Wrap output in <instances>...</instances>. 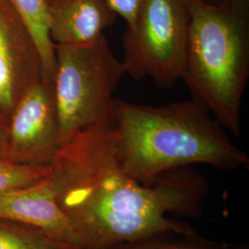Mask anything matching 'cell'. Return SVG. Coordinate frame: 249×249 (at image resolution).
Masks as SVG:
<instances>
[{
  "mask_svg": "<svg viewBox=\"0 0 249 249\" xmlns=\"http://www.w3.org/2000/svg\"><path fill=\"white\" fill-rule=\"evenodd\" d=\"M53 94L61 146L80 130L114 121V92L125 74L106 35L86 45H54Z\"/></svg>",
  "mask_w": 249,
  "mask_h": 249,
  "instance_id": "4",
  "label": "cell"
},
{
  "mask_svg": "<svg viewBox=\"0 0 249 249\" xmlns=\"http://www.w3.org/2000/svg\"><path fill=\"white\" fill-rule=\"evenodd\" d=\"M54 45L89 44L105 35L117 15L107 0H45Z\"/></svg>",
  "mask_w": 249,
  "mask_h": 249,
  "instance_id": "9",
  "label": "cell"
},
{
  "mask_svg": "<svg viewBox=\"0 0 249 249\" xmlns=\"http://www.w3.org/2000/svg\"><path fill=\"white\" fill-rule=\"evenodd\" d=\"M0 158L8 156V125L0 118Z\"/></svg>",
  "mask_w": 249,
  "mask_h": 249,
  "instance_id": "15",
  "label": "cell"
},
{
  "mask_svg": "<svg viewBox=\"0 0 249 249\" xmlns=\"http://www.w3.org/2000/svg\"><path fill=\"white\" fill-rule=\"evenodd\" d=\"M203 1L213 5H219V6L249 8V0H203Z\"/></svg>",
  "mask_w": 249,
  "mask_h": 249,
  "instance_id": "16",
  "label": "cell"
},
{
  "mask_svg": "<svg viewBox=\"0 0 249 249\" xmlns=\"http://www.w3.org/2000/svg\"><path fill=\"white\" fill-rule=\"evenodd\" d=\"M116 160L128 177L151 185L161 174L193 164L249 168L247 152L194 99L151 107L114 99Z\"/></svg>",
  "mask_w": 249,
  "mask_h": 249,
  "instance_id": "2",
  "label": "cell"
},
{
  "mask_svg": "<svg viewBox=\"0 0 249 249\" xmlns=\"http://www.w3.org/2000/svg\"><path fill=\"white\" fill-rule=\"evenodd\" d=\"M107 4L117 16L126 23V28H132L142 9L145 0H107Z\"/></svg>",
  "mask_w": 249,
  "mask_h": 249,
  "instance_id": "14",
  "label": "cell"
},
{
  "mask_svg": "<svg viewBox=\"0 0 249 249\" xmlns=\"http://www.w3.org/2000/svg\"><path fill=\"white\" fill-rule=\"evenodd\" d=\"M188 23L186 0H145L135 25L123 36L125 74L149 78L161 89L173 87L181 80Z\"/></svg>",
  "mask_w": 249,
  "mask_h": 249,
  "instance_id": "5",
  "label": "cell"
},
{
  "mask_svg": "<svg viewBox=\"0 0 249 249\" xmlns=\"http://www.w3.org/2000/svg\"><path fill=\"white\" fill-rule=\"evenodd\" d=\"M49 177L56 200L82 249H111L157 234L195 235L209 184L192 166L161 174L143 185L120 168L115 121L80 130L61 146Z\"/></svg>",
  "mask_w": 249,
  "mask_h": 249,
  "instance_id": "1",
  "label": "cell"
},
{
  "mask_svg": "<svg viewBox=\"0 0 249 249\" xmlns=\"http://www.w3.org/2000/svg\"><path fill=\"white\" fill-rule=\"evenodd\" d=\"M60 148L53 80L42 79L27 91L9 118L8 156L24 164L50 166Z\"/></svg>",
  "mask_w": 249,
  "mask_h": 249,
  "instance_id": "6",
  "label": "cell"
},
{
  "mask_svg": "<svg viewBox=\"0 0 249 249\" xmlns=\"http://www.w3.org/2000/svg\"><path fill=\"white\" fill-rule=\"evenodd\" d=\"M42 79L34 39L9 0H0V118L7 125L19 101Z\"/></svg>",
  "mask_w": 249,
  "mask_h": 249,
  "instance_id": "7",
  "label": "cell"
},
{
  "mask_svg": "<svg viewBox=\"0 0 249 249\" xmlns=\"http://www.w3.org/2000/svg\"><path fill=\"white\" fill-rule=\"evenodd\" d=\"M0 218L44 231L57 240L80 248L56 200L49 173L33 184L1 193Z\"/></svg>",
  "mask_w": 249,
  "mask_h": 249,
  "instance_id": "8",
  "label": "cell"
},
{
  "mask_svg": "<svg viewBox=\"0 0 249 249\" xmlns=\"http://www.w3.org/2000/svg\"><path fill=\"white\" fill-rule=\"evenodd\" d=\"M0 249H81L20 223L0 218Z\"/></svg>",
  "mask_w": 249,
  "mask_h": 249,
  "instance_id": "11",
  "label": "cell"
},
{
  "mask_svg": "<svg viewBox=\"0 0 249 249\" xmlns=\"http://www.w3.org/2000/svg\"><path fill=\"white\" fill-rule=\"evenodd\" d=\"M188 36L181 80L228 133L241 134L249 77V8L186 0Z\"/></svg>",
  "mask_w": 249,
  "mask_h": 249,
  "instance_id": "3",
  "label": "cell"
},
{
  "mask_svg": "<svg viewBox=\"0 0 249 249\" xmlns=\"http://www.w3.org/2000/svg\"><path fill=\"white\" fill-rule=\"evenodd\" d=\"M49 171L50 166H36L0 158V194L33 184L45 178Z\"/></svg>",
  "mask_w": 249,
  "mask_h": 249,
  "instance_id": "13",
  "label": "cell"
},
{
  "mask_svg": "<svg viewBox=\"0 0 249 249\" xmlns=\"http://www.w3.org/2000/svg\"><path fill=\"white\" fill-rule=\"evenodd\" d=\"M111 249H249V247L246 243L225 244L207 240L198 233L195 235L163 233L124 243Z\"/></svg>",
  "mask_w": 249,
  "mask_h": 249,
  "instance_id": "12",
  "label": "cell"
},
{
  "mask_svg": "<svg viewBox=\"0 0 249 249\" xmlns=\"http://www.w3.org/2000/svg\"><path fill=\"white\" fill-rule=\"evenodd\" d=\"M9 1L34 39L41 59L43 79L53 80L55 71V45L50 36L49 17L45 0Z\"/></svg>",
  "mask_w": 249,
  "mask_h": 249,
  "instance_id": "10",
  "label": "cell"
}]
</instances>
